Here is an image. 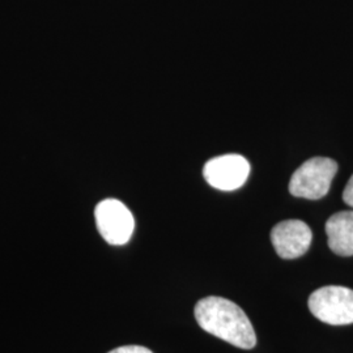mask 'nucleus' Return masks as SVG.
<instances>
[{
    "label": "nucleus",
    "instance_id": "f257e3e1",
    "mask_svg": "<svg viewBox=\"0 0 353 353\" xmlns=\"http://www.w3.org/2000/svg\"><path fill=\"white\" fill-rule=\"evenodd\" d=\"M195 318L208 334L236 345L252 350L256 344L252 322L239 305L221 297H205L195 305Z\"/></svg>",
    "mask_w": 353,
    "mask_h": 353
},
{
    "label": "nucleus",
    "instance_id": "f03ea898",
    "mask_svg": "<svg viewBox=\"0 0 353 353\" xmlns=\"http://www.w3.org/2000/svg\"><path fill=\"white\" fill-rule=\"evenodd\" d=\"M338 164L327 157H314L303 163L290 178V192L293 196L316 201L327 195Z\"/></svg>",
    "mask_w": 353,
    "mask_h": 353
},
{
    "label": "nucleus",
    "instance_id": "7ed1b4c3",
    "mask_svg": "<svg viewBox=\"0 0 353 353\" xmlns=\"http://www.w3.org/2000/svg\"><path fill=\"white\" fill-rule=\"evenodd\" d=\"M309 309L321 322L332 326L353 323V290L345 287L328 285L313 292Z\"/></svg>",
    "mask_w": 353,
    "mask_h": 353
},
{
    "label": "nucleus",
    "instance_id": "20e7f679",
    "mask_svg": "<svg viewBox=\"0 0 353 353\" xmlns=\"http://www.w3.org/2000/svg\"><path fill=\"white\" fill-rule=\"evenodd\" d=\"M96 224L102 239L114 246L127 243L135 229V219L126 205L117 199H105L97 204Z\"/></svg>",
    "mask_w": 353,
    "mask_h": 353
},
{
    "label": "nucleus",
    "instance_id": "39448f33",
    "mask_svg": "<svg viewBox=\"0 0 353 353\" xmlns=\"http://www.w3.org/2000/svg\"><path fill=\"white\" fill-rule=\"evenodd\" d=\"M250 174V164L241 154H224L210 160L203 176L205 181L217 190L233 191L240 189Z\"/></svg>",
    "mask_w": 353,
    "mask_h": 353
},
{
    "label": "nucleus",
    "instance_id": "423d86ee",
    "mask_svg": "<svg viewBox=\"0 0 353 353\" xmlns=\"http://www.w3.org/2000/svg\"><path fill=\"white\" fill-rule=\"evenodd\" d=\"M313 239L312 229L301 220H285L271 232V242L283 259H296L309 250Z\"/></svg>",
    "mask_w": 353,
    "mask_h": 353
},
{
    "label": "nucleus",
    "instance_id": "0eeeda50",
    "mask_svg": "<svg viewBox=\"0 0 353 353\" xmlns=\"http://www.w3.org/2000/svg\"><path fill=\"white\" fill-rule=\"evenodd\" d=\"M328 246L341 256L353 255V211L332 214L326 223Z\"/></svg>",
    "mask_w": 353,
    "mask_h": 353
},
{
    "label": "nucleus",
    "instance_id": "6e6552de",
    "mask_svg": "<svg viewBox=\"0 0 353 353\" xmlns=\"http://www.w3.org/2000/svg\"><path fill=\"white\" fill-rule=\"evenodd\" d=\"M109 353H153L151 350L141 345H123L118 347Z\"/></svg>",
    "mask_w": 353,
    "mask_h": 353
},
{
    "label": "nucleus",
    "instance_id": "1a4fd4ad",
    "mask_svg": "<svg viewBox=\"0 0 353 353\" xmlns=\"http://www.w3.org/2000/svg\"><path fill=\"white\" fill-rule=\"evenodd\" d=\"M343 201L345 202V204H348L350 207L353 208V176H351V179L348 181L344 192H343Z\"/></svg>",
    "mask_w": 353,
    "mask_h": 353
}]
</instances>
